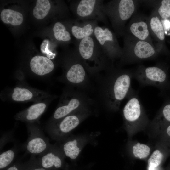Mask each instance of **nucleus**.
Returning <instances> with one entry per match:
<instances>
[{
    "label": "nucleus",
    "instance_id": "f257e3e1",
    "mask_svg": "<svg viewBox=\"0 0 170 170\" xmlns=\"http://www.w3.org/2000/svg\"><path fill=\"white\" fill-rule=\"evenodd\" d=\"M132 78L133 74L129 72L115 71L96 80L99 98L105 108L112 111L118 110L131 88Z\"/></svg>",
    "mask_w": 170,
    "mask_h": 170
},
{
    "label": "nucleus",
    "instance_id": "f03ea898",
    "mask_svg": "<svg viewBox=\"0 0 170 170\" xmlns=\"http://www.w3.org/2000/svg\"><path fill=\"white\" fill-rule=\"evenodd\" d=\"M94 102L86 93L69 86L64 89L56 109L46 126L54 124L77 110L92 107Z\"/></svg>",
    "mask_w": 170,
    "mask_h": 170
},
{
    "label": "nucleus",
    "instance_id": "7ed1b4c3",
    "mask_svg": "<svg viewBox=\"0 0 170 170\" xmlns=\"http://www.w3.org/2000/svg\"><path fill=\"white\" fill-rule=\"evenodd\" d=\"M92 107L77 110L54 124L45 126V130L51 139L59 142L69 136L82 122L93 114Z\"/></svg>",
    "mask_w": 170,
    "mask_h": 170
},
{
    "label": "nucleus",
    "instance_id": "20e7f679",
    "mask_svg": "<svg viewBox=\"0 0 170 170\" xmlns=\"http://www.w3.org/2000/svg\"><path fill=\"white\" fill-rule=\"evenodd\" d=\"M28 139L22 146L27 154L40 156L45 153L52 144L44 135L39 123H26Z\"/></svg>",
    "mask_w": 170,
    "mask_h": 170
},
{
    "label": "nucleus",
    "instance_id": "39448f33",
    "mask_svg": "<svg viewBox=\"0 0 170 170\" xmlns=\"http://www.w3.org/2000/svg\"><path fill=\"white\" fill-rule=\"evenodd\" d=\"M95 135H71L56 143L66 157L74 162L85 146L93 141Z\"/></svg>",
    "mask_w": 170,
    "mask_h": 170
},
{
    "label": "nucleus",
    "instance_id": "423d86ee",
    "mask_svg": "<svg viewBox=\"0 0 170 170\" xmlns=\"http://www.w3.org/2000/svg\"><path fill=\"white\" fill-rule=\"evenodd\" d=\"M64 155L56 144H52L49 149L42 155L36 158L35 160L40 167L51 170H67L69 167L66 162Z\"/></svg>",
    "mask_w": 170,
    "mask_h": 170
},
{
    "label": "nucleus",
    "instance_id": "0eeeda50",
    "mask_svg": "<svg viewBox=\"0 0 170 170\" xmlns=\"http://www.w3.org/2000/svg\"><path fill=\"white\" fill-rule=\"evenodd\" d=\"M142 87L151 86L162 88L167 81V75L162 69L156 66L140 69L133 74Z\"/></svg>",
    "mask_w": 170,
    "mask_h": 170
},
{
    "label": "nucleus",
    "instance_id": "6e6552de",
    "mask_svg": "<svg viewBox=\"0 0 170 170\" xmlns=\"http://www.w3.org/2000/svg\"><path fill=\"white\" fill-rule=\"evenodd\" d=\"M9 97L12 100L17 102H37L47 99H55L57 96L28 87L16 86L11 92Z\"/></svg>",
    "mask_w": 170,
    "mask_h": 170
},
{
    "label": "nucleus",
    "instance_id": "1a4fd4ad",
    "mask_svg": "<svg viewBox=\"0 0 170 170\" xmlns=\"http://www.w3.org/2000/svg\"><path fill=\"white\" fill-rule=\"evenodd\" d=\"M48 99L36 102L29 107L16 113L14 118L26 123H38L42 115L47 110L49 105Z\"/></svg>",
    "mask_w": 170,
    "mask_h": 170
},
{
    "label": "nucleus",
    "instance_id": "9d476101",
    "mask_svg": "<svg viewBox=\"0 0 170 170\" xmlns=\"http://www.w3.org/2000/svg\"><path fill=\"white\" fill-rule=\"evenodd\" d=\"M30 65L32 71L39 76H43L50 73L54 67L53 62L50 59L40 55L33 57L30 61Z\"/></svg>",
    "mask_w": 170,
    "mask_h": 170
},
{
    "label": "nucleus",
    "instance_id": "9b49d317",
    "mask_svg": "<svg viewBox=\"0 0 170 170\" xmlns=\"http://www.w3.org/2000/svg\"><path fill=\"white\" fill-rule=\"evenodd\" d=\"M0 17L3 23L14 26L20 25L23 20L21 13L10 9L3 10L1 13Z\"/></svg>",
    "mask_w": 170,
    "mask_h": 170
},
{
    "label": "nucleus",
    "instance_id": "f8f14e48",
    "mask_svg": "<svg viewBox=\"0 0 170 170\" xmlns=\"http://www.w3.org/2000/svg\"><path fill=\"white\" fill-rule=\"evenodd\" d=\"M17 145L2 152L0 155V170H6L14 163L18 151Z\"/></svg>",
    "mask_w": 170,
    "mask_h": 170
},
{
    "label": "nucleus",
    "instance_id": "ddd939ff",
    "mask_svg": "<svg viewBox=\"0 0 170 170\" xmlns=\"http://www.w3.org/2000/svg\"><path fill=\"white\" fill-rule=\"evenodd\" d=\"M134 52L136 57L140 59H146L152 56L155 51L152 46L147 42L140 41L136 43Z\"/></svg>",
    "mask_w": 170,
    "mask_h": 170
},
{
    "label": "nucleus",
    "instance_id": "4468645a",
    "mask_svg": "<svg viewBox=\"0 0 170 170\" xmlns=\"http://www.w3.org/2000/svg\"><path fill=\"white\" fill-rule=\"evenodd\" d=\"M94 48V42L91 37H88L82 39L79 47L81 57L85 60H90L92 57Z\"/></svg>",
    "mask_w": 170,
    "mask_h": 170
},
{
    "label": "nucleus",
    "instance_id": "2eb2a0df",
    "mask_svg": "<svg viewBox=\"0 0 170 170\" xmlns=\"http://www.w3.org/2000/svg\"><path fill=\"white\" fill-rule=\"evenodd\" d=\"M135 7L132 0H121L118 7V11L121 19L127 20L130 18L134 12Z\"/></svg>",
    "mask_w": 170,
    "mask_h": 170
},
{
    "label": "nucleus",
    "instance_id": "dca6fc26",
    "mask_svg": "<svg viewBox=\"0 0 170 170\" xmlns=\"http://www.w3.org/2000/svg\"><path fill=\"white\" fill-rule=\"evenodd\" d=\"M51 5L48 0H37L36 5L33 9V14L38 19L44 18L48 13Z\"/></svg>",
    "mask_w": 170,
    "mask_h": 170
},
{
    "label": "nucleus",
    "instance_id": "f3484780",
    "mask_svg": "<svg viewBox=\"0 0 170 170\" xmlns=\"http://www.w3.org/2000/svg\"><path fill=\"white\" fill-rule=\"evenodd\" d=\"M130 30L134 36L142 40L145 39L149 35L147 26L143 21L133 23L130 26Z\"/></svg>",
    "mask_w": 170,
    "mask_h": 170
},
{
    "label": "nucleus",
    "instance_id": "a211bd4d",
    "mask_svg": "<svg viewBox=\"0 0 170 170\" xmlns=\"http://www.w3.org/2000/svg\"><path fill=\"white\" fill-rule=\"evenodd\" d=\"M96 1L95 0L81 1L77 8V14L82 17L90 15L93 10Z\"/></svg>",
    "mask_w": 170,
    "mask_h": 170
},
{
    "label": "nucleus",
    "instance_id": "6ab92c4d",
    "mask_svg": "<svg viewBox=\"0 0 170 170\" xmlns=\"http://www.w3.org/2000/svg\"><path fill=\"white\" fill-rule=\"evenodd\" d=\"M53 32L55 38L58 40L67 41L71 39L70 33L66 31L64 26L60 22L54 24Z\"/></svg>",
    "mask_w": 170,
    "mask_h": 170
},
{
    "label": "nucleus",
    "instance_id": "aec40b11",
    "mask_svg": "<svg viewBox=\"0 0 170 170\" xmlns=\"http://www.w3.org/2000/svg\"><path fill=\"white\" fill-rule=\"evenodd\" d=\"M73 35L77 39H83L89 37L93 32L92 26L88 24L81 28L78 26H74L71 29Z\"/></svg>",
    "mask_w": 170,
    "mask_h": 170
},
{
    "label": "nucleus",
    "instance_id": "412c9836",
    "mask_svg": "<svg viewBox=\"0 0 170 170\" xmlns=\"http://www.w3.org/2000/svg\"><path fill=\"white\" fill-rule=\"evenodd\" d=\"M94 33L97 39L102 45L106 41L113 40L112 34L107 28L103 29L101 27H96L94 29Z\"/></svg>",
    "mask_w": 170,
    "mask_h": 170
},
{
    "label": "nucleus",
    "instance_id": "4be33fe9",
    "mask_svg": "<svg viewBox=\"0 0 170 170\" xmlns=\"http://www.w3.org/2000/svg\"><path fill=\"white\" fill-rule=\"evenodd\" d=\"M150 148L144 144L138 143L133 148V153L134 156L140 159L146 158L150 154Z\"/></svg>",
    "mask_w": 170,
    "mask_h": 170
},
{
    "label": "nucleus",
    "instance_id": "5701e85b",
    "mask_svg": "<svg viewBox=\"0 0 170 170\" xmlns=\"http://www.w3.org/2000/svg\"><path fill=\"white\" fill-rule=\"evenodd\" d=\"M151 29L157 37L160 40L164 39L165 35L162 25L157 17L152 18L150 20Z\"/></svg>",
    "mask_w": 170,
    "mask_h": 170
},
{
    "label": "nucleus",
    "instance_id": "b1692460",
    "mask_svg": "<svg viewBox=\"0 0 170 170\" xmlns=\"http://www.w3.org/2000/svg\"><path fill=\"white\" fill-rule=\"evenodd\" d=\"M163 158V155L160 151L156 150H155L148 160L149 166L156 168L161 163Z\"/></svg>",
    "mask_w": 170,
    "mask_h": 170
},
{
    "label": "nucleus",
    "instance_id": "393cba45",
    "mask_svg": "<svg viewBox=\"0 0 170 170\" xmlns=\"http://www.w3.org/2000/svg\"><path fill=\"white\" fill-rule=\"evenodd\" d=\"M160 16L163 19H167L170 16V0H163L162 5L158 9Z\"/></svg>",
    "mask_w": 170,
    "mask_h": 170
},
{
    "label": "nucleus",
    "instance_id": "a878e982",
    "mask_svg": "<svg viewBox=\"0 0 170 170\" xmlns=\"http://www.w3.org/2000/svg\"><path fill=\"white\" fill-rule=\"evenodd\" d=\"M31 155L29 160L24 162L23 170H51L46 169L38 166L35 160V156Z\"/></svg>",
    "mask_w": 170,
    "mask_h": 170
},
{
    "label": "nucleus",
    "instance_id": "bb28decb",
    "mask_svg": "<svg viewBox=\"0 0 170 170\" xmlns=\"http://www.w3.org/2000/svg\"><path fill=\"white\" fill-rule=\"evenodd\" d=\"M49 41L47 39L44 40L40 46V49L42 52L46 54L48 58L49 59H53L55 54L51 52L49 49Z\"/></svg>",
    "mask_w": 170,
    "mask_h": 170
},
{
    "label": "nucleus",
    "instance_id": "cd10ccee",
    "mask_svg": "<svg viewBox=\"0 0 170 170\" xmlns=\"http://www.w3.org/2000/svg\"><path fill=\"white\" fill-rule=\"evenodd\" d=\"M14 130L9 131L2 136L0 139V150L2 149L4 145L8 142L12 140Z\"/></svg>",
    "mask_w": 170,
    "mask_h": 170
},
{
    "label": "nucleus",
    "instance_id": "c85d7f7f",
    "mask_svg": "<svg viewBox=\"0 0 170 170\" xmlns=\"http://www.w3.org/2000/svg\"><path fill=\"white\" fill-rule=\"evenodd\" d=\"M161 114L166 120L170 122V102L168 103L163 106Z\"/></svg>",
    "mask_w": 170,
    "mask_h": 170
},
{
    "label": "nucleus",
    "instance_id": "c756f323",
    "mask_svg": "<svg viewBox=\"0 0 170 170\" xmlns=\"http://www.w3.org/2000/svg\"><path fill=\"white\" fill-rule=\"evenodd\" d=\"M24 162H22L20 160H18L11 166L6 170H23Z\"/></svg>",
    "mask_w": 170,
    "mask_h": 170
},
{
    "label": "nucleus",
    "instance_id": "7c9ffc66",
    "mask_svg": "<svg viewBox=\"0 0 170 170\" xmlns=\"http://www.w3.org/2000/svg\"><path fill=\"white\" fill-rule=\"evenodd\" d=\"M88 167H78L75 164H73L70 165L69 168L67 170H85Z\"/></svg>",
    "mask_w": 170,
    "mask_h": 170
},
{
    "label": "nucleus",
    "instance_id": "2f4dec72",
    "mask_svg": "<svg viewBox=\"0 0 170 170\" xmlns=\"http://www.w3.org/2000/svg\"><path fill=\"white\" fill-rule=\"evenodd\" d=\"M165 27L166 28H169L170 26V22L167 20H166L164 21Z\"/></svg>",
    "mask_w": 170,
    "mask_h": 170
},
{
    "label": "nucleus",
    "instance_id": "473e14b6",
    "mask_svg": "<svg viewBox=\"0 0 170 170\" xmlns=\"http://www.w3.org/2000/svg\"><path fill=\"white\" fill-rule=\"evenodd\" d=\"M167 132L168 135L170 136V125L167 128Z\"/></svg>",
    "mask_w": 170,
    "mask_h": 170
},
{
    "label": "nucleus",
    "instance_id": "72a5a7b5",
    "mask_svg": "<svg viewBox=\"0 0 170 170\" xmlns=\"http://www.w3.org/2000/svg\"><path fill=\"white\" fill-rule=\"evenodd\" d=\"M148 170H155V168L151 167L149 166Z\"/></svg>",
    "mask_w": 170,
    "mask_h": 170
}]
</instances>
